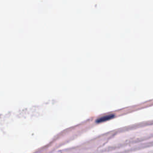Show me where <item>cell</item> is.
Instances as JSON below:
<instances>
[{
  "label": "cell",
  "mask_w": 153,
  "mask_h": 153,
  "mask_svg": "<svg viewBox=\"0 0 153 153\" xmlns=\"http://www.w3.org/2000/svg\"><path fill=\"white\" fill-rule=\"evenodd\" d=\"M114 117V114H108V115H105L102 117H100L99 118L97 119V122H101V121H105V120H107L112 117Z\"/></svg>",
  "instance_id": "cell-1"
}]
</instances>
